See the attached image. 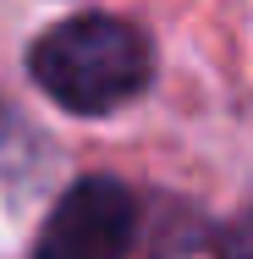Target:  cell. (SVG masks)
Segmentation results:
<instances>
[{
  "instance_id": "1",
  "label": "cell",
  "mask_w": 253,
  "mask_h": 259,
  "mask_svg": "<svg viewBox=\"0 0 253 259\" xmlns=\"http://www.w3.org/2000/svg\"><path fill=\"white\" fill-rule=\"evenodd\" d=\"M28 72L61 110L99 116V110H116L121 100H132L149 83V45L132 22L94 11V17L55 22L33 45Z\"/></svg>"
},
{
  "instance_id": "2",
  "label": "cell",
  "mask_w": 253,
  "mask_h": 259,
  "mask_svg": "<svg viewBox=\"0 0 253 259\" xmlns=\"http://www.w3.org/2000/svg\"><path fill=\"white\" fill-rule=\"evenodd\" d=\"M138 209L116 177H83L50 209L33 259H127Z\"/></svg>"
}]
</instances>
